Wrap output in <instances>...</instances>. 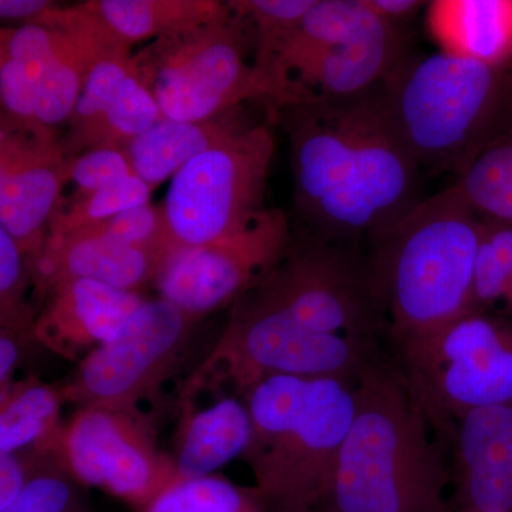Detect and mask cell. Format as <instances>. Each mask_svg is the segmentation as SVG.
Listing matches in <instances>:
<instances>
[{
	"label": "cell",
	"mask_w": 512,
	"mask_h": 512,
	"mask_svg": "<svg viewBox=\"0 0 512 512\" xmlns=\"http://www.w3.org/2000/svg\"><path fill=\"white\" fill-rule=\"evenodd\" d=\"M237 303L313 332L376 345L387 335L369 265L326 241L291 247L268 278Z\"/></svg>",
	"instance_id": "cell-10"
},
{
	"label": "cell",
	"mask_w": 512,
	"mask_h": 512,
	"mask_svg": "<svg viewBox=\"0 0 512 512\" xmlns=\"http://www.w3.org/2000/svg\"><path fill=\"white\" fill-rule=\"evenodd\" d=\"M39 20L55 30L52 49L36 82L37 117L53 128L69 121L94 67L107 57L131 50V45L82 5L56 6Z\"/></svg>",
	"instance_id": "cell-16"
},
{
	"label": "cell",
	"mask_w": 512,
	"mask_h": 512,
	"mask_svg": "<svg viewBox=\"0 0 512 512\" xmlns=\"http://www.w3.org/2000/svg\"><path fill=\"white\" fill-rule=\"evenodd\" d=\"M383 359L376 343L313 332L237 303L217 345L185 384L183 400L220 390L224 384L242 396L274 376L328 377L357 384Z\"/></svg>",
	"instance_id": "cell-8"
},
{
	"label": "cell",
	"mask_w": 512,
	"mask_h": 512,
	"mask_svg": "<svg viewBox=\"0 0 512 512\" xmlns=\"http://www.w3.org/2000/svg\"><path fill=\"white\" fill-rule=\"evenodd\" d=\"M144 301L140 293L90 279L59 282L37 306L35 340L55 355L80 363L109 342Z\"/></svg>",
	"instance_id": "cell-17"
},
{
	"label": "cell",
	"mask_w": 512,
	"mask_h": 512,
	"mask_svg": "<svg viewBox=\"0 0 512 512\" xmlns=\"http://www.w3.org/2000/svg\"><path fill=\"white\" fill-rule=\"evenodd\" d=\"M363 2L377 18L394 26L412 19L417 10L427 6L426 2H419V0H363Z\"/></svg>",
	"instance_id": "cell-36"
},
{
	"label": "cell",
	"mask_w": 512,
	"mask_h": 512,
	"mask_svg": "<svg viewBox=\"0 0 512 512\" xmlns=\"http://www.w3.org/2000/svg\"><path fill=\"white\" fill-rule=\"evenodd\" d=\"M29 338L18 333L0 330V396L13 386L16 369L22 359L23 349L29 343Z\"/></svg>",
	"instance_id": "cell-35"
},
{
	"label": "cell",
	"mask_w": 512,
	"mask_h": 512,
	"mask_svg": "<svg viewBox=\"0 0 512 512\" xmlns=\"http://www.w3.org/2000/svg\"><path fill=\"white\" fill-rule=\"evenodd\" d=\"M474 311L512 319V228L484 222L474 272Z\"/></svg>",
	"instance_id": "cell-29"
},
{
	"label": "cell",
	"mask_w": 512,
	"mask_h": 512,
	"mask_svg": "<svg viewBox=\"0 0 512 512\" xmlns=\"http://www.w3.org/2000/svg\"><path fill=\"white\" fill-rule=\"evenodd\" d=\"M0 100L2 120L19 127H40L36 86L25 67L0 53Z\"/></svg>",
	"instance_id": "cell-32"
},
{
	"label": "cell",
	"mask_w": 512,
	"mask_h": 512,
	"mask_svg": "<svg viewBox=\"0 0 512 512\" xmlns=\"http://www.w3.org/2000/svg\"><path fill=\"white\" fill-rule=\"evenodd\" d=\"M484 222L450 187L372 235L369 271L393 349L474 311Z\"/></svg>",
	"instance_id": "cell-3"
},
{
	"label": "cell",
	"mask_w": 512,
	"mask_h": 512,
	"mask_svg": "<svg viewBox=\"0 0 512 512\" xmlns=\"http://www.w3.org/2000/svg\"><path fill=\"white\" fill-rule=\"evenodd\" d=\"M357 384L274 376L242 394L252 419L245 463L275 510H311L328 497L356 412Z\"/></svg>",
	"instance_id": "cell-5"
},
{
	"label": "cell",
	"mask_w": 512,
	"mask_h": 512,
	"mask_svg": "<svg viewBox=\"0 0 512 512\" xmlns=\"http://www.w3.org/2000/svg\"><path fill=\"white\" fill-rule=\"evenodd\" d=\"M404 59L406 49L399 26L372 12L349 39L286 69L276 84L269 113L275 117L276 111L292 104L362 96L382 86Z\"/></svg>",
	"instance_id": "cell-15"
},
{
	"label": "cell",
	"mask_w": 512,
	"mask_h": 512,
	"mask_svg": "<svg viewBox=\"0 0 512 512\" xmlns=\"http://www.w3.org/2000/svg\"><path fill=\"white\" fill-rule=\"evenodd\" d=\"M62 387L29 376L0 396V456L35 450L52 453L63 423Z\"/></svg>",
	"instance_id": "cell-23"
},
{
	"label": "cell",
	"mask_w": 512,
	"mask_h": 512,
	"mask_svg": "<svg viewBox=\"0 0 512 512\" xmlns=\"http://www.w3.org/2000/svg\"><path fill=\"white\" fill-rule=\"evenodd\" d=\"M198 322L167 299H146L109 342L79 363L62 386L64 400L138 409L171 375Z\"/></svg>",
	"instance_id": "cell-12"
},
{
	"label": "cell",
	"mask_w": 512,
	"mask_h": 512,
	"mask_svg": "<svg viewBox=\"0 0 512 512\" xmlns=\"http://www.w3.org/2000/svg\"><path fill=\"white\" fill-rule=\"evenodd\" d=\"M37 306L50 288L69 279H90L137 292L157 286L164 265L143 249L107 235L72 232L47 235L45 245L26 259Z\"/></svg>",
	"instance_id": "cell-19"
},
{
	"label": "cell",
	"mask_w": 512,
	"mask_h": 512,
	"mask_svg": "<svg viewBox=\"0 0 512 512\" xmlns=\"http://www.w3.org/2000/svg\"><path fill=\"white\" fill-rule=\"evenodd\" d=\"M443 447L414 406L394 360L366 370L325 512H447Z\"/></svg>",
	"instance_id": "cell-2"
},
{
	"label": "cell",
	"mask_w": 512,
	"mask_h": 512,
	"mask_svg": "<svg viewBox=\"0 0 512 512\" xmlns=\"http://www.w3.org/2000/svg\"><path fill=\"white\" fill-rule=\"evenodd\" d=\"M130 67L163 119L204 121L247 101L265 103L251 26L228 2L217 18L148 42L133 53Z\"/></svg>",
	"instance_id": "cell-6"
},
{
	"label": "cell",
	"mask_w": 512,
	"mask_h": 512,
	"mask_svg": "<svg viewBox=\"0 0 512 512\" xmlns=\"http://www.w3.org/2000/svg\"><path fill=\"white\" fill-rule=\"evenodd\" d=\"M251 439V413L242 397L221 396L201 409L183 403L173 457L177 481L212 476L244 457Z\"/></svg>",
	"instance_id": "cell-20"
},
{
	"label": "cell",
	"mask_w": 512,
	"mask_h": 512,
	"mask_svg": "<svg viewBox=\"0 0 512 512\" xmlns=\"http://www.w3.org/2000/svg\"><path fill=\"white\" fill-rule=\"evenodd\" d=\"M244 107L204 121L163 119L123 148L134 173L156 188L171 180L192 158L251 126Z\"/></svg>",
	"instance_id": "cell-22"
},
{
	"label": "cell",
	"mask_w": 512,
	"mask_h": 512,
	"mask_svg": "<svg viewBox=\"0 0 512 512\" xmlns=\"http://www.w3.org/2000/svg\"><path fill=\"white\" fill-rule=\"evenodd\" d=\"M29 285L25 256L15 239L0 228V330L35 340L37 311L29 302Z\"/></svg>",
	"instance_id": "cell-31"
},
{
	"label": "cell",
	"mask_w": 512,
	"mask_h": 512,
	"mask_svg": "<svg viewBox=\"0 0 512 512\" xmlns=\"http://www.w3.org/2000/svg\"><path fill=\"white\" fill-rule=\"evenodd\" d=\"M137 175L123 148L101 147L70 158L69 181L79 194H89Z\"/></svg>",
	"instance_id": "cell-33"
},
{
	"label": "cell",
	"mask_w": 512,
	"mask_h": 512,
	"mask_svg": "<svg viewBox=\"0 0 512 512\" xmlns=\"http://www.w3.org/2000/svg\"><path fill=\"white\" fill-rule=\"evenodd\" d=\"M379 92L420 168L458 177L512 127V62L493 66L443 52L406 56Z\"/></svg>",
	"instance_id": "cell-4"
},
{
	"label": "cell",
	"mask_w": 512,
	"mask_h": 512,
	"mask_svg": "<svg viewBox=\"0 0 512 512\" xmlns=\"http://www.w3.org/2000/svg\"><path fill=\"white\" fill-rule=\"evenodd\" d=\"M450 188L481 221L512 228V127L488 144Z\"/></svg>",
	"instance_id": "cell-25"
},
{
	"label": "cell",
	"mask_w": 512,
	"mask_h": 512,
	"mask_svg": "<svg viewBox=\"0 0 512 512\" xmlns=\"http://www.w3.org/2000/svg\"><path fill=\"white\" fill-rule=\"evenodd\" d=\"M53 453L84 487L140 512L177 483L173 457L158 448L153 424L140 409L77 407L63 423Z\"/></svg>",
	"instance_id": "cell-11"
},
{
	"label": "cell",
	"mask_w": 512,
	"mask_h": 512,
	"mask_svg": "<svg viewBox=\"0 0 512 512\" xmlns=\"http://www.w3.org/2000/svg\"><path fill=\"white\" fill-rule=\"evenodd\" d=\"M410 399L441 444L461 416L512 403V319L471 311L393 349Z\"/></svg>",
	"instance_id": "cell-7"
},
{
	"label": "cell",
	"mask_w": 512,
	"mask_h": 512,
	"mask_svg": "<svg viewBox=\"0 0 512 512\" xmlns=\"http://www.w3.org/2000/svg\"><path fill=\"white\" fill-rule=\"evenodd\" d=\"M274 512H325L320 508H311V510H275Z\"/></svg>",
	"instance_id": "cell-38"
},
{
	"label": "cell",
	"mask_w": 512,
	"mask_h": 512,
	"mask_svg": "<svg viewBox=\"0 0 512 512\" xmlns=\"http://www.w3.org/2000/svg\"><path fill=\"white\" fill-rule=\"evenodd\" d=\"M3 512H94V508L86 487L64 470L52 451L42 457L15 504Z\"/></svg>",
	"instance_id": "cell-30"
},
{
	"label": "cell",
	"mask_w": 512,
	"mask_h": 512,
	"mask_svg": "<svg viewBox=\"0 0 512 512\" xmlns=\"http://www.w3.org/2000/svg\"><path fill=\"white\" fill-rule=\"evenodd\" d=\"M291 247L285 212L265 208L238 231L175 256L156 288L160 298L200 320L241 301Z\"/></svg>",
	"instance_id": "cell-13"
},
{
	"label": "cell",
	"mask_w": 512,
	"mask_h": 512,
	"mask_svg": "<svg viewBox=\"0 0 512 512\" xmlns=\"http://www.w3.org/2000/svg\"><path fill=\"white\" fill-rule=\"evenodd\" d=\"M458 512H460V511H458Z\"/></svg>",
	"instance_id": "cell-39"
},
{
	"label": "cell",
	"mask_w": 512,
	"mask_h": 512,
	"mask_svg": "<svg viewBox=\"0 0 512 512\" xmlns=\"http://www.w3.org/2000/svg\"><path fill=\"white\" fill-rule=\"evenodd\" d=\"M274 154L271 128L252 123L174 174L160 207L178 255L238 231L265 210Z\"/></svg>",
	"instance_id": "cell-9"
},
{
	"label": "cell",
	"mask_w": 512,
	"mask_h": 512,
	"mask_svg": "<svg viewBox=\"0 0 512 512\" xmlns=\"http://www.w3.org/2000/svg\"><path fill=\"white\" fill-rule=\"evenodd\" d=\"M153 188L138 175L124 178L89 194L73 195L57 208L47 235H66L150 204Z\"/></svg>",
	"instance_id": "cell-27"
},
{
	"label": "cell",
	"mask_w": 512,
	"mask_h": 512,
	"mask_svg": "<svg viewBox=\"0 0 512 512\" xmlns=\"http://www.w3.org/2000/svg\"><path fill=\"white\" fill-rule=\"evenodd\" d=\"M426 26L439 52L493 66L512 62V0H434Z\"/></svg>",
	"instance_id": "cell-21"
},
{
	"label": "cell",
	"mask_w": 512,
	"mask_h": 512,
	"mask_svg": "<svg viewBox=\"0 0 512 512\" xmlns=\"http://www.w3.org/2000/svg\"><path fill=\"white\" fill-rule=\"evenodd\" d=\"M45 454L28 450L0 456V512L15 504Z\"/></svg>",
	"instance_id": "cell-34"
},
{
	"label": "cell",
	"mask_w": 512,
	"mask_h": 512,
	"mask_svg": "<svg viewBox=\"0 0 512 512\" xmlns=\"http://www.w3.org/2000/svg\"><path fill=\"white\" fill-rule=\"evenodd\" d=\"M53 8L56 3L50 0H0V18L32 23Z\"/></svg>",
	"instance_id": "cell-37"
},
{
	"label": "cell",
	"mask_w": 512,
	"mask_h": 512,
	"mask_svg": "<svg viewBox=\"0 0 512 512\" xmlns=\"http://www.w3.org/2000/svg\"><path fill=\"white\" fill-rule=\"evenodd\" d=\"M316 0H234L229 8L244 16L254 37L255 70L268 103V77L276 57Z\"/></svg>",
	"instance_id": "cell-26"
},
{
	"label": "cell",
	"mask_w": 512,
	"mask_h": 512,
	"mask_svg": "<svg viewBox=\"0 0 512 512\" xmlns=\"http://www.w3.org/2000/svg\"><path fill=\"white\" fill-rule=\"evenodd\" d=\"M131 46L222 15L220 0H90L80 3Z\"/></svg>",
	"instance_id": "cell-24"
},
{
	"label": "cell",
	"mask_w": 512,
	"mask_h": 512,
	"mask_svg": "<svg viewBox=\"0 0 512 512\" xmlns=\"http://www.w3.org/2000/svg\"><path fill=\"white\" fill-rule=\"evenodd\" d=\"M447 446L460 512H512V403L461 416Z\"/></svg>",
	"instance_id": "cell-18"
},
{
	"label": "cell",
	"mask_w": 512,
	"mask_h": 512,
	"mask_svg": "<svg viewBox=\"0 0 512 512\" xmlns=\"http://www.w3.org/2000/svg\"><path fill=\"white\" fill-rule=\"evenodd\" d=\"M291 147L296 210L325 235H375L416 204L420 165L379 87L352 99L276 111Z\"/></svg>",
	"instance_id": "cell-1"
},
{
	"label": "cell",
	"mask_w": 512,
	"mask_h": 512,
	"mask_svg": "<svg viewBox=\"0 0 512 512\" xmlns=\"http://www.w3.org/2000/svg\"><path fill=\"white\" fill-rule=\"evenodd\" d=\"M146 512H268V503L256 487L210 476L177 481Z\"/></svg>",
	"instance_id": "cell-28"
},
{
	"label": "cell",
	"mask_w": 512,
	"mask_h": 512,
	"mask_svg": "<svg viewBox=\"0 0 512 512\" xmlns=\"http://www.w3.org/2000/svg\"><path fill=\"white\" fill-rule=\"evenodd\" d=\"M69 167L53 128L0 121V228L15 239L25 259L45 245Z\"/></svg>",
	"instance_id": "cell-14"
}]
</instances>
